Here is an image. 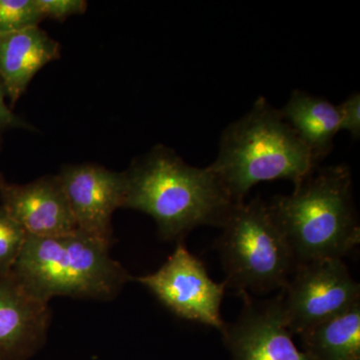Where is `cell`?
<instances>
[{
    "label": "cell",
    "instance_id": "cell-1",
    "mask_svg": "<svg viewBox=\"0 0 360 360\" xmlns=\"http://www.w3.org/2000/svg\"><path fill=\"white\" fill-rule=\"evenodd\" d=\"M123 207L150 215L165 240H179L201 225L224 226L236 205L210 167L187 165L172 149L155 146L132 163Z\"/></svg>",
    "mask_w": 360,
    "mask_h": 360
},
{
    "label": "cell",
    "instance_id": "cell-2",
    "mask_svg": "<svg viewBox=\"0 0 360 360\" xmlns=\"http://www.w3.org/2000/svg\"><path fill=\"white\" fill-rule=\"evenodd\" d=\"M267 207L295 255L296 267L323 258H341L360 243V225L347 165L315 168L290 195H276Z\"/></svg>",
    "mask_w": 360,
    "mask_h": 360
},
{
    "label": "cell",
    "instance_id": "cell-3",
    "mask_svg": "<svg viewBox=\"0 0 360 360\" xmlns=\"http://www.w3.org/2000/svg\"><path fill=\"white\" fill-rule=\"evenodd\" d=\"M317 167L279 110L262 96L222 131L219 155L210 165L236 203L260 182L288 179L295 186Z\"/></svg>",
    "mask_w": 360,
    "mask_h": 360
},
{
    "label": "cell",
    "instance_id": "cell-4",
    "mask_svg": "<svg viewBox=\"0 0 360 360\" xmlns=\"http://www.w3.org/2000/svg\"><path fill=\"white\" fill-rule=\"evenodd\" d=\"M110 248L78 229L53 238L27 236L13 272L49 302L56 296L108 302L132 279L110 257Z\"/></svg>",
    "mask_w": 360,
    "mask_h": 360
},
{
    "label": "cell",
    "instance_id": "cell-5",
    "mask_svg": "<svg viewBox=\"0 0 360 360\" xmlns=\"http://www.w3.org/2000/svg\"><path fill=\"white\" fill-rule=\"evenodd\" d=\"M215 243L226 288L240 295L281 291L295 274V255L260 198L234 205Z\"/></svg>",
    "mask_w": 360,
    "mask_h": 360
},
{
    "label": "cell",
    "instance_id": "cell-6",
    "mask_svg": "<svg viewBox=\"0 0 360 360\" xmlns=\"http://www.w3.org/2000/svg\"><path fill=\"white\" fill-rule=\"evenodd\" d=\"M278 296L288 328L300 335L360 302V286L341 258H323L298 265Z\"/></svg>",
    "mask_w": 360,
    "mask_h": 360
},
{
    "label": "cell",
    "instance_id": "cell-7",
    "mask_svg": "<svg viewBox=\"0 0 360 360\" xmlns=\"http://www.w3.org/2000/svg\"><path fill=\"white\" fill-rule=\"evenodd\" d=\"M170 311L180 319L212 326L221 333L225 326L221 309L224 281L208 276L203 262L179 243L165 264L153 274L135 277Z\"/></svg>",
    "mask_w": 360,
    "mask_h": 360
},
{
    "label": "cell",
    "instance_id": "cell-8",
    "mask_svg": "<svg viewBox=\"0 0 360 360\" xmlns=\"http://www.w3.org/2000/svg\"><path fill=\"white\" fill-rule=\"evenodd\" d=\"M78 231L110 246L113 213L124 205L127 174L101 165H68L58 174Z\"/></svg>",
    "mask_w": 360,
    "mask_h": 360
},
{
    "label": "cell",
    "instance_id": "cell-9",
    "mask_svg": "<svg viewBox=\"0 0 360 360\" xmlns=\"http://www.w3.org/2000/svg\"><path fill=\"white\" fill-rule=\"evenodd\" d=\"M241 296L245 305L238 319L220 333L231 360H309L293 342L278 295L269 300Z\"/></svg>",
    "mask_w": 360,
    "mask_h": 360
},
{
    "label": "cell",
    "instance_id": "cell-10",
    "mask_svg": "<svg viewBox=\"0 0 360 360\" xmlns=\"http://www.w3.org/2000/svg\"><path fill=\"white\" fill-rule=\"evenodd\" d=\"M49 302L32 292L13 271L0 274V360H28L51 328Z\"/></svg>",
    "mask_w": 360,
    "mask_h": 360
},
{
    "label": "cell",
    "instance_id": "cell-11",
    "mask_svg": "<svg viewBox=\"0 0 360 360\" xmlns=\"http://www.w3.org/2000/svg\"><path fill=\"white\" fill-rule=\"evenodd\" d=\"M0 205L23 227L27 236L53 238L77 231L58 175L26 184L0 186Z\"/></svg>",
    "mask_w": 360,
    "mask_h": 360
},
{
    "label": "cell",
    "instance_id": "cell-12",
    "mask_svg": "<svg viewBox=\"0 0 360 360\" xmlns=\"http://www.w3.org/2000/svg\"><path fill=\"white\" fill-rule=\"evenodd\" d=\"M60 58V44L39 26L0 34V80L14 105L35 75Z\"/></svg>",
    "mask_w": 360,
    "mask_h": 360
},
{
    "label": "cell",
    "instance_id": "cell-13",
    "mask_svg": "<svg viewBox=\"0 0 360 360\" xmlns=\"http://www.w3.org/2000/svg\"><path fill=\"white\" fill-rule=\"evenodd\" d=\"M279 112L309 148L315 162L321 165L333 151L335 135L340 131L338 106L328 99L295 89Z\"/></svg>",
    "mask_w": 360,
    "mask_h": 360
},
{
    "label": "cell",
    "instance_id": "cell-14",
    "mask_svg": "<svg viewBox=\"0 0 360 360\" xmlns=\"http://www.w3.org/2000/svg\"><path fill=\"white\" fill-rule=\"evenodd\" d=\"M309 360H360V302L300 335Z\"/></svg>",
    "mask_w": 360,
    "mask_h": 360
},
{
    "label": "cell",
    "instance_id": "cell-15",
    "mask_svg": "<svg viewBox=\"0 0 360 360\" xmlns=\"http://www.w3.org/2000/svg\"><path fill=\"white\" fill-rule=\"evenodd\" d=\"M26 239L23 227L0 205V274L13 271Z\"/></svg>",
    "mask_w": 360,
    "mask_h": 360
},
{
    "label": "cell",
    "instance_id": "cell-16",
    "mask_svg": "<svg viewBox=\"0 0 360 360\" xmlns=\"http://www.w3.org/2000/svg\"><path fill=\"white\" fill-rule=\"evenodd\" d=\"M44 20L35 0H0V34L39 26Z\"/></svg>",
    "mask_w": 360,
    "mask_h": 360
},
{
    "label": "cell",
    "instance_id": "cell-17",
    "mask_svg": "<svg viewBox=\"0 0 360 360\" xmlns=\"http://www.w3.org/2000/svg\"><path fill=\"white\" fill-rule=\"evenodd\" d=\"M44 20H65L70 16L85 13L87 2L84 0H35Z\"/></svg>",
    "mask_w": 360,
    "mask_h": 360
},
{
    "label": "cell",
    "instance_id": "cell-18",
    "mask_svg": "<svg viewBox=\"0 0 360 360\" xmlns=\"http://www.w3.org/2000/svg\"><path fill=\"white\" fill-rule=\"evenodd\" d=\"M340 111V130H347L354 141L360 139V94L354 92L338 106Z\"/></svg>",
    "mask_w": 360,
    "mask_h": 360
},
{
    "label": "cell",
    "instance_id": "cell-19",
    "mask_svg": "<svg viewBox=\"0 0 360 360\" xmlns=\"http://www.w3.org/2000/svg\"><path fill=\"white\" fill-rule=\"evenodd\" d=\"M6 92L0 80V134L4 130L13 129H32L27 122L21 120L20 116L14 115L6 103Z\"/></svg>",
    "mask_w": 360,
    "mask_h": 360
},
{
    "label": "cell",
    "instance_id": "cell-20",
    "mask_svg": "<svg viewBox=\"0 0 360 360\" xmlns=\"http://www.w3.org/2000/svg\"><path fill=\"white\" fill-rule=\"evenodd\" d=\"M4 181V176H2L1 174H0V186H1V184Z\"/></svg>",
    "mask_w": 360,
    "mask_h": 360
},
{
    "label": "cell",
    "instance_id": "cell-21",
    "mask_svg": "<svg viewBox=\"0 0 360 360\" xmlns=\"http://www.w3.org/2000/svg\"><path fill=\"white\" fill-rule=\"evenodd\" d=\"M0 141H1V139H0Z\"/></svg>",
    "mask_w": 360,
    "mask_h": 360
}]
</instances>
